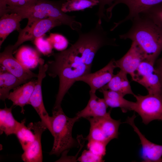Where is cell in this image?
Segmentation results:
<instances>
[{"mask_svg":"<svg viewBox=\"0 0 162 162\" xmlns=\"http://www.w3.org/2000/svg\"><path fill=\"white\" fill-rule=\"evenodd\" d=\"M28 127L33 130L35 138L29 146L24 151L21 156L22 159L26 162H42L41 137L42 134L47 128L41 121L30 123Z\"/></svg>","mask_w":162,"mask_h":162,"instance_id":"13","label":"cell"},{"mask_svg":"<svg viewBox=\"0 0 162 162\" xmlns=\"http://www.w3.org/2000/svg\"><path fill=\"white\" fill-rule=\"evenodd\" d=\"M136 117L134 114L131 117H128L126 122L132 127L140 139L142 146L140 155L143 161L162 162V145L151 142L141 132L134 123Z\"/></svg>","mask_w":162,"mask_h":162,"instance_id":"11","label":"cell"},{"mask_svg":"<svg viewBox=\"0 0 162 162\" xmlns=\"http://www.w3.org/2000/svg\"><path fill=\"white\" fill-rule=\"evenodd\" d=\"M25 119H24L20 123V122L15 134L24 151L29 146L35 138L33 132L25 125Z\"/></svg>","mask_w":162,"mask_h":162,"instance_id":"25","label":"cell"},{"mask_svg":"<svg viewBox=\"0 0 162 162\" xmlns=\"http://www.w3.org/2000/svg\"><path fill=\"white\" fill-rule=\"evenodd\" d=\"M13 45L7 46L0 53V63L6 70L20 79L27 82L31 79L37 77L36 74L24 66L13 55Z\"/></svg>","mask_w":162,"mask_h":162,"instance_id":"9","label":"cell"},{"mask_svg":"<svg viewBox=\"0 0 162 162\" xmlns=\"http://www.w3.org/2000/svg\"><path fill=\"white\" fill-rule=\"evenodd\" d=\"M97 0H66L62 4V10L64 13L83 11L98 5Z\"/></svg>","mask_w":162,"mask_h":162,"instance_id":"24","label":"cell"},{"mask_svg":"<svg viewBox=\"0 0 162 162\" xmlns=\"http://www.w3.org/2000/svg\"><path fill=\"white\" fill-rule=\"evenodd\" d=\"M62 25L58 20L50 17L28 20L26 26L19 32L17 40L13 45V53L16 52L18 47L23 42L34 40L36 38L44 35L53 28Z\"/></svg>","mask_w":162,"mask_h":162,"instance_id":"6","label":"cell"},{"mask_svg":"<svg viewBox=\"0 0 162 162\" xmlns=\"http://www.w3.org/2000/svg\"><path fill=\"white\" fill-rule=\"evenodd\" d=\"M27 82L22 80L8 71L3 67L0 70V99L3 101L8 99L10 91Z\"/></svg>","mask_w":162,"mask_h":162,"instance_id":"20","label":"cell"},{"mask_svg":"<svg viewBox=\"0 0 162 162\" xmlns=\"http://www.w3.org/2000/svg\"><path fill=\"white\" fill-rule=\"evenodd\" d=\"M99 90L103 93L104 99L108 106L111 108L119 107L124 113L128 111H133L135 102L125 99L124 96L117 92L102 88Z\"/></svg>","mask_w":162,"mask_h":162,"instance_id":"18","label":"cell"},{"mask_svg":"<svg viewBox=\"0 0 162 162\" xmlns=\"http://www.w3.org/2000/svg\"><path fill=\"white\" fill-rule=\"evenodd\" d=\"M12 106L9 108L5 105L3 109H0V134L4 133L8 136L15 134L20 122L14 118L12 113Z\"/></svg>","mask_w":162,"mask_h":162,"instance_id":"23","label":"cell"},{"mask_svg":"<svg viewBox=\"0 0 162 162\" xmlns=\"http://www.w3.org/2000/svg\"><path fill=\"white\" fill-rule=\"evenodd\" d=\"M127 74L124 71L120 70L114 75L110 81L101 88L105 89L114 91L124 96L126 94H134L132 92Z\"/></svg>","mask_w":162,"mask_h":162,"instance_id":"21","label":"cell"},{"mask_svg":"<svg viewBox=\"0 0 162 162\" xmlns=\"http://www.w3.org/2000/svg\"><path fill=\"white\" fill-rule=\"evenodd\" d=\"M38 0H0V16L7 8H24L34 5Z\"/></svg>","mask_w":162,"mask_h":162,"instance_id":"26","label":"cell"},{"mask_svg":"<svg viewBox=\"0 0 162 162\" xmlns=\"http://www.w3.org/2000/svg\"><path fill=\"white\" fill-rule=\"evenodd\" d=\"M21 16L15 13H7L1 16L0 19V46L7 36L14 31L19 32L22 29L20 22Z\"/></svg>","mask_w":162,"mask_h":162,"instance_id":"17","label":"cell"},{"mask_svg":"<svg viewBox=\"0 0 162 162\" xmlns=\"http://www.w3.org/2000/svg\"><path fill=\"white\" fill-rule=\"evenodd\" d=\"M44 35L36 38L34 40V44L38 51L44 55L52 53L53 48L47 38H45Z\"/></svg>","mask_w":162,"mask_h":162,"instance_id":"30","label":"cell"},{"mask_svg":"<svg viewBox=\"0 0 162 162\" xmlns=\"http://www.w3.org/2000/svg\"><path fill=\"white\" fill-rule=\"evenodd\" d=\"M146 60L145 54L138 45L132 41L130 47L121 58L115 60L116 68H119L132 77L140 64Z\"/></svg>","mask_w":162,"mask_h":162,"instance_id":"14","label":"cell"},{"mask_svg":"<svg viewBox=\"0 0 162 162\" xmlns=\"http://www.w3.org/2000/svg\"><path fill=\"white\" fill-rule=\"evenodd\" d=\"M154 64L145 60L140 64L131 78L133 81L144 86L149 94H162L160 82Z\"/></svg>","mask_w":162,"mask_h":162,"instance_id":"8","label":"cell"},{"mask_svg":"<svg viewBox=\"0 0 162 162\" xmlns=\"http://www.w3.org/2000/svg\"><path fill=\"white\" fill-rule=\"evenodd\" d=\"M155 62L154 68L159 77L162 89V55Z\"/></svg>","mask_w":162,"mask_h":162,"instance_id":"34","label":"cell"},{"mask_svg":"<svg viewBox=\"0 0 162 162\" xmlns=\"http://www.w3.org/2000/svg\"><path fill=\"white\" fill-rule=\"evenodd\" d=\"M136 98L133 111L141 117L146 125L154 120L162 121V94H134Z\"/></svg>","mask_w":162,"mask_h":162,"instance_id":"5","label":"cell"},{"mask_svg":"<svg viewBox=\"0 0 162 162\" xmlns=\"http://www.w3.org/2000/svg\"><path fill=\"white\" fill-rule=\"evenodd\" d=\"M103 157L96 155L90 150H85L77 160L81 162H102Z\"/></svg>","mask_w":162,"mask_h":162,"instance_id":"32","label":"cell"},{"mask_svg":"<svg viewBox=\"0 0 162 162\" xmlns=\"http://www.w3.org/2000/svg\"><path fill=\"white\" fill-rule=\"evenodd\" d=\"M115 60L112 59L104 67L93 73H90L78 78L76 81H81L90 86V93H95L96 91L107 84L114 76L113 72L116 68Z\"/></svg>","mask_w":162,"mask_h":162,"instance_id":"12","label":"cell"},{"mask_svg":"<svg viewBox=\"0 0 162 162\" xmlns=\"http://www.w3.org/2000/svg\"><path fill=\"white\" fill-rule=\"evenodd\" d=\"M107 144L100 141H88L87 147L94 154L103 157L106 154V147Z\"/></svg>","mask_w":162,"mask_h":162,"instance_id":"31","label":"cell"},{"mask_svg":"<svg viewBox=\"0 0 162 162\" xmlns=\"http://www.w3.org/2000/svg\"><path fill=\"white\" fill-rule=\"evenodd\" d=\"M131 21L132 26L130 29L120 35L119 38L135 42L144 53L146 60L155 63L162 52V30L141 14Z\"/></svg>","mask_w":162,"mask_h":162,"instance_id":"2","label":"cell"},{"mask_svg":"<svg viewBox=\"0 0 162 162\" xmlns=\"http://www.w3.org/2000/svg\"><path fill=\"white\" fill-rule=\"evenodd\" d=\"M99 2V8L96 14L98 18V21L102 22V19L108 21V20L104 12L106 11L105 7L108 5V7H110L115 0H97Z\"/></svg>","mask_w":162,"mask_h":162,"instance_id":"33","label":"cell"},{"mask_svg":"<svg viewBox=\"0 0 162 162\" xmlns=\"http://www.w3.org/2000/svg\"><path fill=\"white\" fill-rule=\"evenodd\" d=\"M91 118L98 126L109 142L118 138V128L122 123L120 120L113 119L110 114L105 116Z\"/></svg>","mask_w":162,"mask_h":162,"instance_id":"19","label":"cell"},{"mask_svg":"<svg viewBox=\"0 0 162 162\" xmlns=\"http://www.w3.org/2000/svg\"><path fill=\"white\" fill-rule=\"evenodd\" d=\"M141 14L149 18L162 30V2Z\"/></svg>","mask_w":162,"mask_h":162,"instance_id":"27","label":"cell"},{"mask_svg":"<svg viewBox=\"0 0 162 162\" xmlns=\"http://www.w3.org/2000/svg\"><path fill=\"white\" fill-rule=\"evenodd\" d=\"M39 64L37 79L36 80L35 85L28 104L31 105L34 108L40 116L42 122L52 134L50 116L46 111L44 104L41 88L42 80L46 76L48 66L47 63L44 64V61L42 58H40Z\"/></svg>","mask_w":162,"mask_h":162,"instance_id":"7","label":"cell"},{"mask_svg":"<svg viewBox=\"0 0 162 162\" xmlns=\"http://www.w3.org/2000/svg\"><path fill=\"white\" fill-rule=\"evenodd\" d=\"M78 38L69 48L53 53L54 60L78 78L91 73L95 56L101 48L108 45V38L100 30L94 28L87 32H77Z\"/></svg>","mask_w":162,"mask_h":162,"instance_id":"1","label":"cell"},{"mask_svg":"<svg viewBox=\"0 0 162 162\" xmlns=\"http://www.w3.org/2000/svg\"><path fill=\"white\" fill-rule=\"evenodd\" d=\"M66 1L38 0L34 5L30 7L7 8L4 14L16 13L21 16L22 19H27L28 20L52 18L58 20L62 24L68 26L72 30L77 32L81 29V23L75 20V16L68 15L62 10V5Z\"/></svg>","mask_w":162,"mask_h":162,"instance_id":"3","label":"cell"},{"mask_svg":"<svg viewBox=\"0 0 162 162\" xmlns=\"http://www.w3.org/2000/svg\"><path fill=\"white\" fill-rule=\"evenodd\" d=\"M90 98L86 107L76 114L79 118H83L96 117L107 116L110 111L107 112L108 107L104 98L98 97L95 93L89 92Z\"/></svg>","mask_w":162,"mask_h":162,"instance_id":"15","label":"cell"},{"mask_svg":"<svg viewBox=\"0 0 162 162\" xmlns=\"http://www.w3.org/2000/svg\"><path fill=\"white\" fill-rule=\"evenodd\" d=\"M86 119L90 122V129L89 133L85 139L88 141H96L108 144L109 142L107 140L98 124L91 117Z\"/></svg>","mask_w":162,"mask_h":162,"instance_id":"28","label":"cell"},{"mask_svg":"<svg viewBox=\"0 0 162 162\" xmlns=\"http://www.w3.org/2000/svg\"><path fill=\"white\" fill-rule=\"evenodd\" d=\"M53 47L59 51L65 50L68 44L66 38L63 35L58 34L50 33L47 38Z\"/></svg>","mask_w":162,"mask_h":162,"instance_id":"29","label":"cell"},{"mask_svg":"<svg viewBox=\"0 0 162 162\" xmlns=\"http://www.w3.org/2000/svg\"><path fill=\"white\" fill-rule=\"evenodd\" d=\"M80 118L76 116L70 118L64 112L61 107L53 108L52 116L50 117L54 142L50 155L59 156L68 149L77 144L72 136V130L74 124Z\"/></svg>","mask_w":162,"mask_h":162,"instance_id":"4","label":"cell"},{"mask_svg":"<svg viewBox=\"0 0 162 162\" xmlns=\"http://www.w3.org/2000/svg\"><path fill=\"white\" fill-rule=\"evenodd\" d=\"M36 80H31L19 86L10 92L8 99L13 102V105L21 108V112L24 114V107L28 104L33 91Z\"/></svg>","mask_w":162,"mask_h":162,"instance_id":"16","label":"cell"},{"mask_svg":"<svg viewBox=\"0 0 162 162\" xmlns=\"http://www.w3.org/2000/svg\"><path fill=\"white\" fill-rule=\"evenodd\" d=\"M162 2V0H115L112 5L106 10V16L110 20L112 16V11L117 5L122 4L128 8L129 13L123 19L114 23V26L110 29L112 31L122 23L131 20L134 17L145 10Z\"/></svg>","mask_w":162,"mask_h":162,"instance_id":"10","label":"cell"},{"mask_svg":"<svg viewBox=\"0 0 162 162\" xmlns=\"http://www.w3.org/2000/svg\"><path fill=\"white\" fill-rule=\"evenodd\" d=\"M15 58L25 67L29 69L35 68L41 58L38 52L33 48L22 46L16 52Z\"/></svg>","mask_w":162,"mask_h":162,"instance_id":"22","label":"cell"}]
</instances>
